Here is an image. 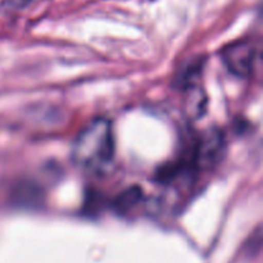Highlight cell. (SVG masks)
<instances>
[{"label": "cell", "instance_id": "1", "mask_svg": "<svg viewBox=\"0 0 263 263\" xmlns=\"http://www.w3.org/2000/svg\"><path fill=\"white\" fill-rule=\"evenodd\" d=\"M115 156V135L112 123L97 118L87 123L72 146V159L79 168L86 172H99L109 166Z\"/></svg>", "mask_w": 263, "mask_h": 263}, {"label": "cell", "instance_id": "2", "mask_svg": "<svg viewBox=\"0 0 263 263\" xmlns=\"http://www.w3.org/2000/svg\"><path fill=\"white\" fill-rule=\"evenodd\" d=\"M222 62L226 68L238 77H247L254 68L256 49L248 40H238L222 49Z\"/></svg>", "mask_w": 263, "mask_h": 263}, {"label": "cell", "instance_id": "3", "mask_svg": "<svg viewBox=\"0 0 263 263\" xmlns=\"http://www.w3.org/2000/svg\"><path fill=\"white\" fill-rule=\"evenodd\" d=\"M225 152V138L218 130H207L197 144L194 154V164L200 168H211L222 158Z\"/></svg>", "mask_w": 263, "mask_h": 263}, {"label": "cell", "instance_id": "4", "mask_svg": "<svg viewBox=\"0 0 263 263\" xmlns=\"http://www.w3.org/2000/svg\"><path fill=\"white\" fill-rule=\"evenodd\" d=\"M31 0H7V5L13 9H17V8L23 7V5L28 4Z\"/></svg>", "mask_w": 263, "mask_h": 263}]
</instances>
